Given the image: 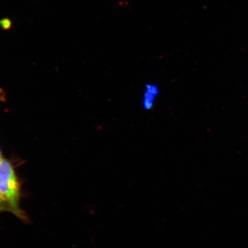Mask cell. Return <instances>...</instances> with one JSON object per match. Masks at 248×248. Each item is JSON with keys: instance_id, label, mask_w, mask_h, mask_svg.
Segmentation results:
<instances>
[{"instance_id": "4", "label": "cell", "mask_w": 248, "mask_h": 248, "mask_svg": "<svg viewBox=\"0 0 248 248\" xmlns=\"http://www.w3.org/2000/svg\"><path fill=\"white\" fill-rule=\"evenodd\" d=\"M4 93L2 91V89H0V102L4 101Z\"/></svg>"}, {"instance_id": "1", "label": "cell", "mask_w": 248, "mask_h": 248, "mask_svg": "<svg viewBox=\"0 0 248 248\" xmlns=\"http://www.w3.org/2000/svg\"><path fill=\"white\" fill-rule=\"evenodd\" d=\"M0 194L7 203L11 212L21 219L26 216L20 209V187L13 166L8 160L0 162Z\"/></svg>"}, {"instance_id": "5", "label": "cell", "mask_w": 248, "mask_h": 248, "mask_svg": "<svg viewBox=\"0 0 248 248\" xmlns=\"http://www.w3.org/2000/svg\"><path fill=\"white\" fill-rule=\"evenodd\" d=\"M3 159L2 157V155H1V151H0V162H1V160Z\"/></svg>"}, {"instance_id": "2", "label": "cell", "mask_w": 248, "mask_h": 248, "mask_svg": "<svg viewBox=\"0 0 248 248\" xmlns=\"http://www.w3.org/2000/svg\"><path fill=\"white\" fill-rule=\"evenodd\" d=\"M158 93L157 87L148 85L146 87V91L144 94L143 105L145 108L149 110L153 107L154 102Z\"/></svg>"}, {"instance_id": "3", "label": "cell", "mask_w": 248, "mask_h": 248, "mask_svg": "<svg viewBox=\"0 0 248 248\" xmlns=\"http://www.w3.org/2000/svg\"><path fill=\"white\" fill-rule=\"evenodd\" d=\"M3 212H11V210L4 198L1 196V195L0 194V213Z\"/></svg>"}]
</instances>
